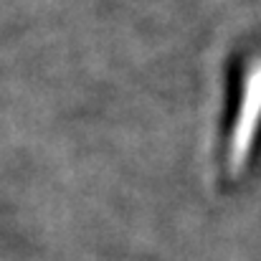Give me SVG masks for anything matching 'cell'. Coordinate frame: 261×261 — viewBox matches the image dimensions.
Here are the masks:
<instances>
[{
	"mask_svg": "<svg viewBox=\"0 0 261 261\" xmlns=\"http://www.w3.org/2000/svg\"><path fill=\"white\" fill-rule=\"evenodd\" d=\"M261 124V59L251 61L244 79V94L239 104V114L231 129V145H228V160L231 168H241L249 158V150L254 145V135Z\"/></svg>",
	"mask_w": 261,
	"mask_h": 261,
	"instance_id": "cell-1",
	"label": "cell"
}]
</instances>
